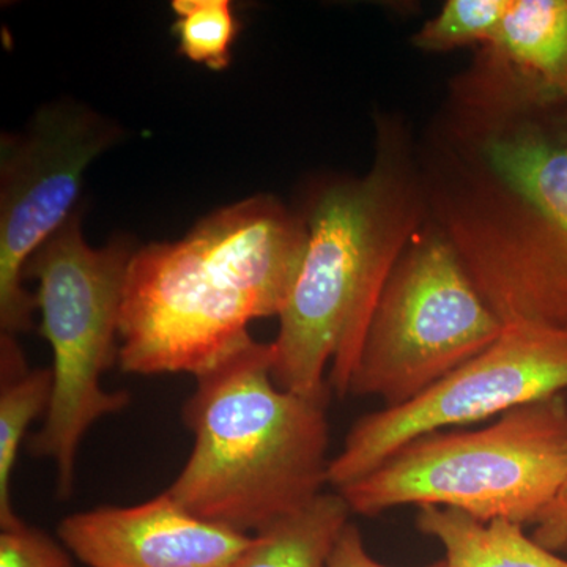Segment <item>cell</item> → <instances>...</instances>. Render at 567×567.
<instances>
[{
  "instance_id": "cell-1",
  "label": "cell",
  "mask_w": 567,
  "mask_h": 567,
  "mask_svg": "<svg viewBox=\"0 0 567 567\" xmlns=\"http://www.w3.org/2000/svg\"><path fill=\"white\" fill-rule=\"evenodd\" d=\"M415 153L429 221L502 322L567 328V99L472 63Z\"/></svg>"
},
{
  "instance_id": "cell-2",
  "label": "cell",
  "mask_w": 567,
  "mask_h": 567,
  "mask_svg": "<svg viewBox=\"0 0 567 567\" xmlns=\"http://www.w3.org/2000/svg\"><path fill=\"white\" fill-rule=\"evenodd\" d=\"M303 213L267 194L213 212L182 240L142 246L126 270L117 361L137 375L199 377L281 315L303 262Z\"/></svg>"
},
{
  "instance_id": "cell-3",
  "label": "cell",
  "mask_w": 567,
  "mask_h": 567,
  "mask_svg": "<svg viewBox=\"0 0 567 567\" xmlns=\"http://www.w3.org/2000/svg\"><path fill=\"white\" fill-rule=\"evenodd\" d=\"M301 213L308 244L271 342V375L292 393L344 398L380 293L429 219L415 141L402 123L379 121L371 169L317 186Z\"/></svg>"
},
{
  "instance_id": "cell-4",
  "label": "cell",
  "mask_w": 567,
  "mask_h": 567,
  "mask_svg": "<svg viewBox=\"0 0 567 567\" xmlns=\"http://www.w3.org/2000/svg\"><path fill=\"white\" fill-rule=\"evenodd\" d=\"M274 346L246 342L196 377L183 409L192 456L166 494L194 516L245 535L308 506L328 486V398L282 390Z\"/></svg>"
},
{
  "instance_id": "cell-5",
  "label": "cell",
  "mask_w": 567,
  "mask_h": 567,
  "mask_svg": "<svg viewBox=\"0 0 567 567\" xmlns=\"http://www.w3.org/2000/svg\"><path fill=\"white\" fill-rule=\"evenodd\" d=\"M567 476V395L511 410L480 431L435 432L406 443L350 484L352 514L442 506L481 522L537 524Z\"/></svg>"
},
{
  "instance_id": "cell-6",
  "label": "cell",
  "mask_w": 567,
  "mask_h": 567,
  "mask_svg": "<svg viewBox=\"0 0 567 567\" xmlns=\"http://www.w3.org/2000/svg\"><path fill=\"white\" fill-rule=\"evenodd\" d=\"M134 251L123 237L92 248L78 208L25 265L24 278L39 281L40 333L54 354L50 409L28 447L54 464L61 499L73 494L76 454L89 429L132 399L125 391L103 390L102 375L118 357L115 339Z\"/></svg>"
},
{
  "instance_id": "cell-7",
  "label": "cell",
  "mask_w": 567,
  "mask_h": 567,
  "mask_svg": "<svg viewBox=\"0 0 567 567\" xmlns=\"http://www.w3.org/2000/svg\"><path fill=\"white\" fill-rule=\"evenodd\" d=\"M505 323L431 221L406 245L380 293L349 394L394 409L494 344Z\"/></svg>"
},
{
  "instance_id": "cell-8",
  "label": "cell",
  "mask_w": 567,
  "mask_h": 567,
  "mask_svg": "<svg viewBox=\"0 0 567 567\" xmlns=\"http://www.w3.org/2000/svg\"><path fill=\"white\" fill-rule=\"evenodd\" d=\"M567 391V328L505 323L484 352L431 390L394 409L361 416L328 468V486L341 491L420 436L451 425L480 423Z\"/></svg>"
},
{
  "instance_id": "cell-9",
  "label": "cell",
  "mask_w": 567,
  "mask_h": 567,
  "mask_svg": "<svg viewBox=\"0 0 567 567\" xmlns=\"http://www.w3.org/2000/svg\"><path fill=\"white\" fill-rule=\"evenodd\" d=\"M121 137V130L73 102L41 107L20 134L0 142V327L28 333L39 311L22 286L25 265L78 210L89 166Z\"/></svg>"
},
{
  "instance_id": "cell-10",
  "label": "cell",
  "mask_w": 567,
  "mask_h": 567,
  "mask_svg": "<svg viewBox=\"0 0 567 567\" xmlns=\"http://www.w3.org/2000/svg\"><path fill=\"white\" fill-rule=\"evenodd\" d=\"M63 546L89 567H233L254 535L194 516L166 492L63 518Z\"/></svg>"
},
{
  "instance_id": "cell-11",
  "label": "cell",
  "mask_w": 567,
  "mask_h": 567,
  "mask_svg": "<svg viewBox=\"0 0 567 567\" xmlns=\"http://www.w3.org/2000/svg\"><path fill=\"white\" fill-rule=\"evenodd\" d=\"M473 63L529 95L567 99V0H509Z\"/></svg>"
},
{
  "instance_id": "cell-12",
  "label": "cell",
  "mask_w": 567,
  "mask_h": 567,
  "mask_svg": "<svg viewBox=\"0 0 567 567\" xmlns=\"http://www.w3.org/2000/svg\"><path fill=\"white\" fill-rule=\"evenodd\" d=\"M416 527L442 544L446 567H567L565 557L513 522H481L450 507L421 506Z\"/></svg>"
},
{
  "instance_id": "cell-13",
  "label": "cell",
  "mask_w": 567,
  "mask_h": 567,
  "mask_svg": "<svg viewBox=\"0 0 567 567\" xmlns=\"http://www.w3.org/2000/svg\"><path fill=\"white\" fill-rule=\"evenodd\" d=\"M350 514L344 496L323 492L303 509L254 535L233 567H328Z\"/></svg>"
},
{
  "instance_id": "cell-14",
  "label": "cell",
  "mask_w": 567,
  "mask_h": 567,
  "mask_svg": "<svg viewBox=\"0 0 567 567\" xmlns=\"http://www.w3.org/2000/svg\"><path fill=\"white\" fill-rule=\"evenodd\" d=\"M0 527L24 524L11 505V475L29 425L47 415L52 398V369H29L17 339L0 338Z\"/></svg>"
},
{
  "instance_id": "cell-15",
  "label": "cell",
  "mask_w": 567,
  "mask_h": 567,
  "mask_svg": "<svg viewBox=\"0 0 567 567\" xmlns=\"http://www.w3.org/2000/svg\"><path fill=\"white\" fill-rule=\"evenodd\" d=\"M173 11V31L181 54L213 71L226 70L233 61V47L240 32L233 2L174 0Z\"/></svg>"
},
{
  "instance_id": "cell-16",
  "label": "cell",
  "mask_w": 567,
  "mask_h": 567,
  "mask_svg": "<svg viewBox=\"0 0 567 567\" xmlns=\"http://www.w3.org/2000/svg\"><path fill=\"white\" fill-rule=\"evenodd\" d=\"M509 0H447L413 37L416 48L442 52L486 47L494 40Z\"/></svg>"
},
{
  "instance_id": "cell-17",
  "label": "cell",
  "mask_w": 567,
  "mask_h": 567,
  "mask_svg": "<svg viewBox=\"0 0 567 567\" xmlns=\"http://www.w3.org/2000/svg\"><path fill=\"white\" fill-rule=\"evenodd\" d=\"M0 567H74L69 551L39 528L2 529Z\"/></svg>"
},
{
  "instance_id": "cell-18",
  "label": "cell",
  "mask_w": 567,
  "mask_h": 567,
  "mask_svg": "<svg viewBox=\"0 0 567 567\" xmlns=\"http://www.w3.org/2000/svg\"><path fill=\"white\" fill-rule=\"evenodd\" d=\"M533 539L547 550L567 555V476L554 502L533 528Z\"/></svg>"
},
{
  "instance_id": "cell-19",
  "label": "cell",
  "mask_w": 567,
  "mask_h": 567,
  "mask_svg": "<svg viewBox=\"0 0 567 567\" xmlns=\"http://www.w3.org/2000/svg\"><path fill=\"white\" fill-rule=\"evenodd\" d=\"M328 567H391L382 565L369 555L364 546L363 536L360 529L353 524L347 525L342 535L336 543L333 554H331L330 566ZM420 567H446L445 559L432 563V565Z\"/></svg>"
}]
</instances>
